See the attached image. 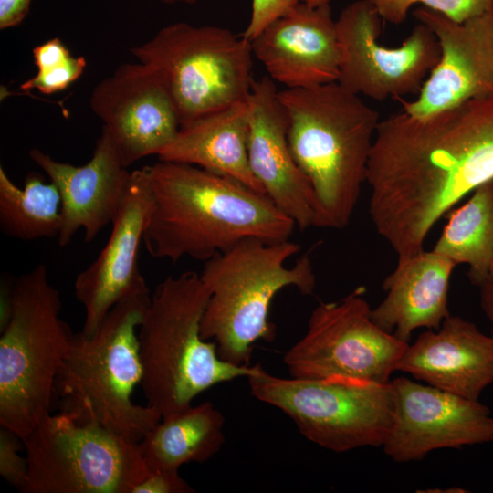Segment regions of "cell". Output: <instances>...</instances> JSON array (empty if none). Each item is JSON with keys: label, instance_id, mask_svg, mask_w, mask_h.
I'll return each mask as SVG.
<instances>
[{"label": "cell", "instance_id": "cell-1", "mask_svg": "<svg viewBox=\"0 0 493 493\" xmlns=\"http://www.w3.org/2000/svg\"><path fill=\"white\" fill-rule=\"evenodd\" d=\"M493 179V95L425 117L380 121L366 182L377 233L404 258L424 250L435 223Z\"/></svg>", "mask_w": 493, "mask_h": 493}, {"label": "cell", "instance_id": "cell-2", "mask_svg": "<svg viewBox=\"0 0 493 493\" xmlns=\"http://www.w3.org/2000/svg\"><path fill=\"white\" fill-rule=\"evenodd\" d=\"M152 202L142 243L150 256L173 263L205 262L246 238L289 240L296 226L266 195L194 165H146Z\"/></svg>", "mask_w": 493, "mask_h": 493}, {"label": "cell", "instance_id": "cell-3", "mask_svg": "<svg viewBox=\"0 0 493 493\" xmlns=\"http://www.w3.org/2000/svg\"><path fill=\"white\" fill-rule=\"evenodd\" d=\"M292 155L319 205L317 227L347 226L366 182L379 113L331 82L278 91Z\"/></svg>", "mask_w": 493, "mask_h": 493}, {"label": "cell", "instance_id": "cell-4", "mask_svg": "<svg viewBox=\"0 0 493 493\" xmlns=\"http://www.w3.org/2000/svg\"><path fill=\"white\" fill-rule=\"evenodd\" d=\"M210 297L200 274L185 271L156 285L139 326L141 386L147 405L162 418L181 412L204 391L254 373V366L222 360L201 336Z\"/></svg>", "mask_w": 493, "mask_h": 493}, {"label": "cell", "instance_id": "cell-5", "mask_svg": "<svg viewBox=\"0 0 493 493\" xmlns=\"http://www.w3.org/2000/svg\"><path fill=\"white\" fill-rule=\"evenodd\" d=\"M58 289L38 264L5 282L0 316V425L22 438L48 414L74 333Z\"/></svg>", "mask_w": 493, "mask_h": 493}, {"label": "cell", "instance_id": "cell-6", "mask_svg": "<svg viewBox=\"0 0 493 493\" xmlns=\"http://www.w3.org/2000/svg\"><path fill=\"white\" fill-rule=\"evenodd\" d=\"M300 245L290 240L246 238L204 262L201 279L210 297L201 320V336L216 345L218 356L236 366H250L253 345L271 342L269 320L275 296L287 287L310 295L316 276L309 254L287 266Z\"/></svg>", "mask_w": 493, "mask_h": 493}, {"label": "cell", "instance_id": "cell-7", "mask_svg": "<svg viewBox=\"0 0 493 493\" xmlns=\"http://www.w3.org/2000/svg\"><path fill=\"white\" fill-rule=\"evenodd\" d=\"M151 296L145 287L115 304L91 336L73 334L55 385L61 411L137 443L162 420L131 399L142 381L138 330Z\"/></svg>", "mask_w": 493, "mask_h": 493}, {"label": "cell", "instance_id": "cell-8", "mask_svg": "<svg viewBox=\"0 0 493 493\" xmlns=\"http://www.w3.org/2000/svg\"><path fill=\"white\" fill-rule=\"evenodd\" d=\"M130 50L159 76L180 124L246 100L255 82L251 42L223 27L174 23Z\"/></svg>", "mask_w": 493, "mask_h": 493}, {"label": "cell", "instance_id": "cell-9", "mask_svg": "<svg viewBox=\"0 0 493 493\" xmlns=\"http://www.w3.org/2000/svg\"><path fill=\"white\" fill-rule=\"evenodd\" d=\"M246 378L255 398L282 411L304 437L334 453L383 446L391 431V381L286 379L269 374L259 364Z\"/></svg>", "mask_w": 493, "mask_h": 493}, {"label": "cell", "instance_id": "cell-10", "mask_svg": "<svg viewBox=\"0 0 493 493\" xmlns=\"http://www.w3.org/2000/svg\"><path fill=\"white\" fill-rule=\"evenodd\" d=\"M22 439L23 493H132L149 471L139 443L69 412L48 414Z\"/></svg>", "mask_w": 493, "mask_h": 493}, {"label": "cell", "instance_id": "cell-11", "mask_svg": "<svg viewBox=\"0 0 493 493\" xmlns=\"http://www.w3.org/2000/svg\"><path fill=\"white\" fill-rule=\"evenodd\" d=\"M365 288L358 287L338 301L320 302L305 334L285 353L293 378L341 376L389 383L407 344L372 319Z\"/></svg>", "mask_w": 493, "mask_h": 493}, {"label": "cell", "instance_id": "cell-12", "mask_svg": "<svg viewBox=\"0 0 493 493\" xmlns=\"http://www.w3.org/2000/svg\"><path fill=\"white\" fill-rule=\"evenodd\" d=\"M383 21L368 0L347 5L335 20L339 47L337 82L375 100L419 93L440 59L435 35L422 23L397 47L381 45Z\"/></svg>", "mask_w": 493, "mask_h": 493}, {"label": "cell", "instance_id": "cell-13", "mask_svg": "<svg viewBox=\"0 0 493 493\" xmlns=\"http://www.w3.org/2000/svg\"><path fill=\"white\" fill-rule=\"evenodd\" d=\"M394 418L383 445L396 463L419 461L435 450L493 442V415L479 402L399 376L391 380Z\"/></svg>", "mask_w": 493, "mask_h": 493}, {"label": "cell", "instance_id": "cell-14", "mask_svg": "<svg viewBox=\"0 0 493 493\" xmlns=\"http://www.w3.org/2000/svg\"><path fill=\"white\" fill-rule=\"evenodd\" d=\"M89 106L128 168L158 155L175 137L180 121L163 83L147 65L125 63L93 89Z\"/></svg>", "mask_w": 493, "mask_h": 493}, {"label": "cell", "instance_id": "cell-15", "mask_svg": "<svg viewBox=\"0 0 493 493\" xmlns=\"http://www.w3.org/2000/svg\"><path fill=\"white\" fill-rule=\"evenodd\" d=\"M414 16L435 35L441 56L425 80L417 99L403 101L414 117L493 95V8L463 22L419 7Z\"/></svg>", "mask_w": 493, "mask_h": 493}, {"label": "cell", "instance_id": "cell-16", "mask_svg": "<svg viewBox=\"0 0 493 493\" xmlns=\"http://www.w3.org/2000/svg\"><path fill=\"white\" fill-rule=\"evenodd\" d=\"M147 167L131 173L107 243L98 257L79 272L74 294L85 310L81 333L91 336L120 300L147 287L138 256L151 207Z\"/></svg>", "mask_w": 493, "mask_h": 493}, {"label": "cell", "instance_id": "cell-17", "mask_svg": "<svg viewBox=\"0 0 493 493\" xmlns=\"http://www.w3.org/2000/svg\"><path fill=\"white\" fill-rule=\"evenodd\" d=\"M250 169L266 195L299 229L318 226L313 188L297 164L288 138V120L274 80H255L246 99Z\"/></svg>", "mask_w": 493, "mask_h": 493}, {"label": "cell", "instance_id": "cell-18", "mask_svg": "<svg viewBox=\"0 0 493 493\" xmlns=\"http://www.w3.org/2000/svg\"><path fill=\"white\" fill-rule=\"evenodd\" d=\"M30 159L58 188L61 199V222L58 243L64 247L79 230L85 242H92L111 225L124 196L131 173L102 128L90 160L79 166L58 162L39 149H31Z\"/></svg>", "mask_w": 493, "mask_h": 493}, {"label": "cell", "instance_id": "cell-19", "mask_svg": "<svg viewBox=\"0 0 493 493\" xmlns=\"http://www.w3.org/2000/svg\"><path fill=\"white\" fill-rule=\"evenodd\" d=\"M250 42L253 55L269 78L287 89L312 88L338 79L339 47L330 5L300 3Z\"/></svg>", "mask_w": 493, "mask_h": 493}, {"label": "cell", "instance_id": "cell-20", "mask_svg": "<svg viewBox=\"0 0 493 493\" xmlns=\"http://www.w3.org/2000/svg\"><path fill=\"white\" fill-rule=\"evenodd\" d=\"M397 372L438 389L479 400L493 384V336L459 316H448L436 330H425L408 343Z\"/></svg>", "mask_w": 493, "mask_h": 493}, {"label": "cell", "instance_id": "cell-21", "mask_svg": "<svg viewBox=\"0 0 493 493\" xmlns=\"http://www.w3.org/2000/svg\"><path fill=\"white\" fill-rule=\"evenodd\" d=\"M456 267L433 250L398 258L383 282L384 299L372 309V320L405 342L418 329H438L451 315L448 291Z\"/></svg>", "mask_w": 493, "mask_h": 493}, {"label": "cell", "instance_id": "cell-22", "mask_svg": "<svg viewBox=\"0 0 493 493\" xmlns=\"http://www.w3.org/2000/svg\"><path fill=\"white\" fill-rule=\"evenodd\" d=\"M246 100L181 124L159 160L197 166L263 194L248 163Z\"/></svg>", "mask_w": 493, "mask_h": 493}, {"label": "cell", "instance_id": "cell-23", "mask_svg": "<svg viewBox=\"0 0 493 493\" xmlns=\"http://www.w3.org/2000/svg\"><path fill=\"white\" fill-rule=\"evenodd\" d=\"M224 425V415L207 401L162 418L139 447L148 469L179 470L217 454L225 441Z\"/></svg>", "mask_w": 493, "mask_h": 493}, {"label": "cell", "instance_id": "cell-24", "mask_svg": "<svg viewBox=\"0 0 493 493\" xmlns=\"http://www.w3.org/2000/svg\"><path fill=\"white\" fill-rule=\"evenodd\" d=\"M467 201L448 212L433 251L456 265L466 264L472 284L488 281L493 261V179L475 189Z\"/></svg>", "mask_w": 493, "mask_h": 493}, {"label": "cell", "instance_id": "cell-25", "mask_svg": "<svg viewBox=\"0 0 493 493\" xmlns=\"http://www.w3.org/2000/svg\"><path fill=\"white\" fill-rule=\"evenodd\" d=\"M61 199L57 186L37 173L17 186L0 167V230L13 239L58 238Z\"/></svg>", "mask_w": 493, "mask_h": 493}, {"label": "cell", "instance_id": "cell-26", "mask_svg": "<svg viewBox=\"0 0 493 493\" xmlns=\"http://www.w3.org/2000/svg\"><path fill=\"white\" fill-rule=\"evenodd\" d=\"M32 53L37 72L20 85L24 91L35 89L47 95L62 91L82 75L87 65L83 56H72L58 37L36 46Z\"/></svg>", "mask_w": 493, "mask_h": 493}, {"label": "cell", "instance_id": "cell-27", "mask_svg": "<svg viewBox=\"0 0 493 493\" xmlns=\"http://www.w3.org/2000/svg\"><path fill=\"white\" fill-rule=\"evenodd\" d=\"M377 9L383 21L391 24L403 23L413 5L437 11L447 17L463 22L484 14L493 8V0H368Z\"/></svg>", "mask_w": 493, "mask_h": 493}, {"label": "cell", "instance_id": "cell-28", "mask_svg": "<svg viewBox=\"0 0 493 493\" xmlns=\"http://www.w3.org/2000/svg\"><path fill=\"white\" fill-rule=\"evenodd\" d=\"M22 437L13 430L1 426L0 429V475L11 486L22 492L28 475L26 456Z\"/></svg>", "mask_w": 493, "mask_h": 493}, {"label": "cell", "instance_id": "cell-29", "mask_svg": "<svg viewBox=\"0 0 493 493\" xmlns=\"http://www.w3.org/2000/svg\"><path fill=\"white\" fill-rule=\"evenodd\" d=\"M307 0H252L251 16L242 37L251 41L267 25Z\"/></svg>", "mask_w": 493, "mask_h": 493}, {"label": "cell", "instance_id": "cell-30", "mask_svg": "<svg viewBox=\"0 0 493 493\" xmlns=\"http://www.w3.org/2000/svg\"><path fill=\"white\" fill-rule=\"evenodd\" d=\"M194 489L179 475V470L149 469L132 493H193Z\"/></svg>", "mask_w": 493, "mask_h": 493}, {"label": "cell", "instance_id": "cell-31", "mask_svg": "<svg viewBox=\"0 0 493 493\" xmlns=\"http://www.w3.org/2000/svg\"><path fill=\"white\" fill-rule=\"evenodd\" d=\"M32 0H0V28L7 29L21 24Z\"/></svg>", "mask_w": 493, "mask_h": 493}, {"label": "cell", "instance_id": "cell-32", "mask_svg": "<svg viewBox=\"0 0 493 493\" xmlns=\"http://www.w3.org/2000/svg\"><path fill=\"white\" fill-rule=\"evenodd\" d=\"M478 288L480 307L490 324L493 336V284L487 281Z\"/></svg>", "mask_w": 493, "mask_h": 493}, {"label": "cell", "instance_id": "cell-33", "mask_svg": "<svg viewBox=\"0 0 493 493\" xmlns=\"http://www.w3.org/2000/svg\"><path fill=\"white\" fill-rule=\"evenodd\" d=\"M330 0H307V4L311 6H321L330 5Z\"/></svg>", "mask_w": 493, "mask_h": 493}, {"label": "cell", "instance_id": "cell-34", "mask_svg": "<svg viewBox=\"0 0 493 493\" xmlns=\"http://www.w3.org/2000/svg\"><path fill=\"white\" fill-rule=\"evenodd\" d=\"M160 2H163L164 4H177V3H183V4H195L200 0H158Z\"/></svg>", "mask_w": 493, "mask_h": 493}, {"label": "cell", "instance_id": "cell-35", "mask_svg": "<svg viewBox=\"0 0 493 493\" xmlns=\"http://www.w3.org/2000/svg\"><path fill=\"white\" fill-rule=\"evenodd\" d=\"M488 281L491 282L493 284V261L491 263L489 273H488Z\"/></svg>", "mask_w": 493, "mask_h": 493}]
</instances>
